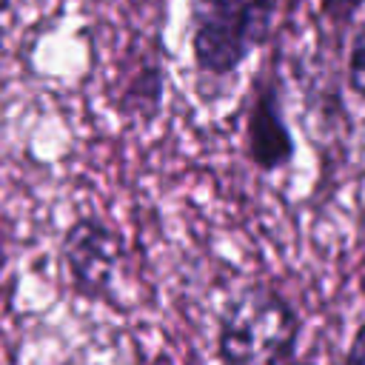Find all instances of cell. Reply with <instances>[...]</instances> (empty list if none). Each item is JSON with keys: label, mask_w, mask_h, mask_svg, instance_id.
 Wrapping results in <instances>:
<instances>
[{"label": "cell", "mask_w": 365, "mask_h": 365, "mask_svg": "<svg viewBox=\"0 0 365 365\" xmlns=\"http://www.w3.org/2000/svg\"><path fill=\"white\" fill-rule=\"evenodd\" d=\"M299 339V317L291 302L268 288L251 285L234 297L220 319L217 354L225 362H282L291 359Z\"/></svg>", "instance_id": "6da1fadb"}, {"label": "cell", "mask_w": 365, "mask_h": 365, "mask_svg": "<svg viewBox=\"0 0 365 365\" xmlns=\"http://www.w3.org/2000/svg\"><path fill=\"white\" fill-rule=\"evenodd\" d=\"M274 0H188L191 54L208 77L234 74L271 34Z\"/></svg>", "instance_id": "7a4b0ae2"}, {"label": "cell", "mask_w": 365, "mask_h": 365, "mask_svg": "<svg viewBox=\"0 0 365 365\" xmlns=\"http://www.w3.org/2000/svg\"><path fill=\"white\" fill-rule=\"evenodd\" d=\"M63 262L71 288L86 299H103L111 294V282L123 257L117 231L100 217H80L63 237Z\"/></svg>", "instance_id": "3957f363"}, {"label": "cell", "mask_w": 365, "mask_h": 365, "mask_svg": "<svg viewBox=\"0 0 365 365\" xmlns=\"http://www.w3.org/2000/svg\"><path fill=\"white\" fill-rule=\"evenodd\" d=\"M245 151L248 160L259 168V171H277L282 165H288L297 154L294 137L288 131V123L282 117V106H279V91L277 86H268L257 94L251 111H248V123H245Z\"/></svg>", "instance_id": "277c9868"}, {"label": "cell", "mask_w": 365, "mask_h": 365, "mask_svg": "<svg viewBox=\"0 0 365 365\" xmlns=\"http://www.w3.org/2000/svg\"><path fill=\"white\" fill-rule=\"evenodd\" d=\"M160 103H163V66L145 63L123 94V111L151 120L160 111Z\"/></svg>", "instance_id": "5b68a950"}, {"label": "cell", "mask_w": 365, "mask_h": 365, "mask_svg": "<svg viewBox=\"0 0 365 365\" xmlns=\"http://www.w3.org/2000/svg\"><path fill=\"white\" fill-rule=\"evenodd\" d=\"M348 86L365 97V26L356 31L351 43V57H348Z\"/></svg>", "instance_id": "8992f818"}, {"label": "cell", "mask_w": 365, "mask_h": 365, "mask_svg": "<svg viewBox=\"0 0 365 365\" xmlns=\"http://www.w3.org/2000/svg\"><path fill=\"white\" fill-rule=\"evenodd\" d=\"M362 3H365V0H322V14H325L331 23L345 26V23L354 20V14L359 11Z\"/></svg>", "instance_id": "52a82bcc"}, {"label": "cell", "mask_w": 365, "mask_h": 365, "mask_svg": "<svg viewBox=\"0 0 365 365\" xmlns=\"http://www.w3.org/2000/svg\"><path fill=\"white\" fill-rule=\"evenodd\" d=\"M345 359H348V362H365V322L356 328V334H354V339H351V348H348Z\"/></svg>", "instance_id": "ba28073f"}, {"label": "cell", "mask_w": 365, "mask_h": 365, "mask_svg": "<svg viewBox=\"0 0 365 365\" xmlns=\"http://www.w3.org/2000/svg\"><path fill=\"white\" fill-rule=\"evenodd\" d=\"M20 0H0V17L6 14V11H11V6H17Z\"/></svg>", "instance_id": "9c48e42d"}]
</instances>
